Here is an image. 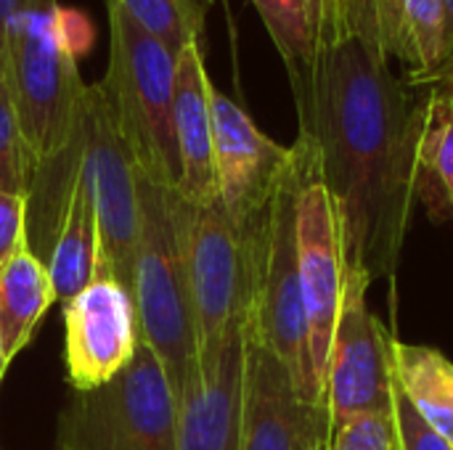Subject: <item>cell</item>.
I'll return each mask as SVG.
<instances>
[{
    "mask_svg": "<svg viewBox=\"0 0 453 450\" xmlns=\"http://www.w3.org/2000/svg\"><path fill=\"white\" fill-rule=\"evenodd\" d=\"M244 361L247 326H239L178 398V450H242Z\"/></svg>",
    "mask_w": 453,
    "mask_h": 450,
    "instance_id": "14",
    "label": "cell"
},
{
    "mask_svg": "<svg viewBox=\"0 0 453 450\" xmlns=\"http://www.w3.org/2000/svg\"><path fill=\"white\" fill-rule=\"evenodd\" d=\"M369 286L372 281L364 273L345 271L324 390L332 432L356 416L393 408V334L369 310Z\"/></svg>",
    "mask_w": 453,
    "mask_h": 450,
    "instance_id": "10",
    "label": "cell"
},
{
    "mask_svg": "<svg viewBox=\"0 0 453 450\" xmlns=\"http://www.w3.org/2000/svg\"><path fill=\"white\" fill-rule=\"evenodd\" d=\"M453 56V0H443V64ZM438 74V72H435ZM433 74V77H435Z\"/></svg>",
    "mask_w": 453,
    "mask_h": 450,
    "instance_id": "28",
    "label": "cell"
},
{
    "mask_svg": "<svg viewBox=\"0 0 453 450\" xmlns=\"http://www.w3.org/2000/svg\"><path fill=\"white\" fill-rule=\"evenodd\" d=\"M27 215H29L27 196L0 191V271H3L24 247H29Z\"/></svg>",
    "mask_w": 453,
    "mask_h": 450,
    "instance_id": "26",
    "label": "cell"
},
{
    "mask_svg": "<svg viewBox=\"0 0 453 450\" xmlns=\"http://www.w3.org/2000/svg\"><path fill=\"white\" fill-rule=\"evenodd\" d=\"M212 82L204 69L202 45H188L175 69V146L180 180L178 194L188 204L218 199L215 138H212Z\"/></svg>",
    "mask_w": 453,
    "mask_h": 450,
    "instance_id": "15",
    "label": "cell"
},
{
    "mask_svg": "<svg viewBox=\"0 0 453 450\" xmlns=\"http://www.w3.org/2000/svg\"><path fill=\"white\" fill-rule=\"evenodd\" d=\"M5 369H8V358H5V347H3V337H0V382H3Z\"/></svg>",
    "mask_w": 453,
    "mask_h": 450,
    "instance_id": "31",
    "label": "cell"
},
{
    "mask_svg": "<svg viewBox=\"0 0 453 450\" xmlns=\"http://www.w3.org/2000/svg\"><path fill=\"white\" fill-rule=\"evenodd\" d=\"M212 138L218 199L228 217L247 231L271 207L292 164V146L268 138L252 117L212 88Z\"/></svg>",
    "mask_w": 453,
    "mask_h": 450,
    "instance_id": "11",
    "label": "cell"
},
{
    "mask_svg": "<svg viewBox=\"0 0 453 450\" xmlns=\"http://www.w3.org/2000/svg\"><path fill=\"white\" fill-rule=\"evenodd\" d=\"M56 450H74V448H69V446H61V443H56Z\"/></svg>",
    "mask_w": 453,
    "mask_h": 450,
    "instance_id": "32",
    "label": "cell"
},
{
    "mask_svg": "<svg viewBox=\"0 0 453 450\" xmlns=\"http://www.w3.org/2000/svg\"><path fill=\"white\" fill-rule=\"evenodd\" d=\"M395 419L393 408L380 414H364L345 422L340 430L332 432L329 450H395Z\"/></svg>",
    "mask_w": 453,
    "mask_h": 450,
    "instance_id": "24",
    "label": "cell"
},
{
    "mask_svg": "<svg viewBox=\"0 0 453 450\" xmlns=\"http://www.w3.org/2000/svg\"><path fill=\"white\" fill-rule=\"evenodd\" d=\"M53 302L56 294L45 263L24 247L0 271V337L8 363L29 345Z\"/></svg>",
    "mask_w": 453,
    "mask_h": 450,
    "instance_id": "19",
    "label": "cell"
},
{
    "mask_svg": "<svg viewBox=\"0 0 453 450\" xmlns=\"http://www.w3.org/2000/svg\"><path fill=\"white\" fill-rule=\"evenodd\" d=\"M395 74L374 0H329L316 64L297 98L300 133L316 141L345 271L393 278L414 210L422 101Z\"/></svg>",
    "mask_w": 453,
    "mask_h": 450,
    "instance_id": "1",
    "label": "cell"
},
{
    "mask_svg": "<svg viewBox=\"0 0 453 450\" xmlns=\"http://www.w3.org/2000/svg\"><path fill=\"white\" fill-rule=\"evenodd\" d=\"M414 196L433 220H453V90L427 88L422 98Z\"/></svg>",
    "mask_w": 453,
    "mask_h": 450,
    "instance_id": "17",
    "label": "cell"
},
{
    "mask_svg": "<svg viewBox=\"0 0 453 450\" xmlns=\"http://www.w3.org/2000/svg\"><path fill=\"white\" fill-rule=\"evenodd\" d=\"M284 58L295 101L303 98L316 64V27L308 0H250Z\"/></svg>",
    "mask_w": 453,
    "mask_h": 450,
    "instance_id": "21",
    "label": "cell"
},
{
    "mask_svg": "<svg viewBox=\"0 0 453 450\" xmlns=\"http://www.w3.org/2000/svg\"><path fill=\"white\" fill-rule=\"evenodd\" d=\"M56 302L66 305L98 276V220L90 186L77 167L72 196L56 244L45 263Z\"/></svg>",
    "mask_w": 453,
    "mask_h": 450,
    "instance_id": "18",
    "label": "cell"
},
{
    "mask_svg": "<svg viewBox=\"0 0 453 450\" xmlns=\"http://www.w3.org/2000/svg\"><path fill=\"white\" fill-rule=\"evenodd\" d=\"M66 374L74 393L109 385L133 361L141 332L133 294L117 278H96L64 305Z\"/></svg>",
    "mask_w": 453,
    "mask_h": 450,
    "instance_id": "12",
    "label": "cell"
},
{
    "mask_svg": "<svg viewBox=\"0 0 453 450\" xmlns=\"http://www.w3.org/2000/svg\"><path fill=\"white\" fill-rule=\"evenodd\" d=\"M329 446L332 416L326 400H305L284 363L247 339L242 450H329Z\"/></svg>",
    "mask_w": 453,
    "mask_h": 450,
    "instance_id": "13",
    "label": "cell"
},
{
    "mask_svg": "<svg viewBox=\"0 0 453 450\" xmlns=\"http://www.w3.org/2000/svg\"><path fill=\"white\" fill-rule=\"evenodd\" d=\"M29 0H0V77L5 74V45H8V27L16 19V13Z\"/></svg>",
    "mask_w": 453,
    "mask_h": 450,
    "instance_id": "27",
    "label": "cell"
},
{
    "mask_svg": "<svg viewBox=\"0 0 453 450\" xmlns=\"http://www.w3.org/2000/svg\"><path fill=\"white\" fill-rule=\"evenodd\" d=\"M138 199L141 228L133 265L138 332L141 342L159 358L175 398H180L199 363L175 188L151 180L138 167Z\"/></svg>",
    "mask_w": 453,
    "mask_h": 450,
    "instance_id": "2",
    "label": "cell"
},
{
    "mask_svg": "<svg viewBox=\"0 0 453 450\" xmlns=\"http://www.w3.org/2000/svg\"><path fill=\"white\" fill-rule=\"evenodd\" d=\"M58 443L74 450H178V398L149 345L109 385L74 393L58 416Z\"/></svg>",
    "mask_w": 453,
    "mask_h": 450,
    "instance_id": "6",
    "label": "cell"
},
{
    "mask_svg": "<svg viewBox=\"0 0 453 450\" xmlns=\"http://www.w3.org/2000/svg\"><path fill=\"white\" fill-rule=\"evenodd\" d=\"M247 339L284 363L297 393L305 400H324V390L313 374L308 353V321L297 271V215L292 164L260 225L257 276Z\"/></svg>",
    "mask_w": 453,
    "mask_h": 450,
    "instance_id": "7",
    "label": "cell"
},
{
    "mask_svg": "<svg viewBox=\"0 0 453 450\" xmlns=\"http://www.w3.org/2000/svg\"><path fill=\"white\" fill-rule=\"evenodd\" d=\"M175 69L178 56L109 0V69L101 85L141 172L170 188L180 180Z\"/></svg>",
    "mask_w": 453,
    "mask_h": 450,
    "instance_id": "4",
    "label": "cell"
},
{
    "mask_svg": "<svg viewBox=\"0 0 453 450\" xmlns=\"http://www.w3.org/2000/svg\"><path fill=\"white\" fill-rule=\"evenodd\" d=\"M393 377L417 414L453 446V363L430 345L390 339Z\"/></svg>",
    "mask_w": 453,
    "mask_h": 450,
    "instance_id": "20",
    "label": "cell"
},
{
    "mask_svg": "<svg viewBox=\"0 0 453 450\" xmlns=\"http://www.w3.org/2000/svg\"><path fill=\"white\" fill-rule=\"evenodd\" d=\"M32 172L35 162L24 143L8 82L5 77H0V191L27 196Z\"/></svg>",
    "mask_w": 453,
    "mask_h": 450,
    "instance_id": "23",
    "label": "cell"
},
{
    "mask_svg": "<svg viewBox=\"0 0 453 450\" xmlns=\"http://www.w3.org/2000/svg\"><path fill=\"white\" fill-rule=\"evenodd\" d=\"M393 419L401 450H453L449 440H443L411 406L406 393L398 387L393 377Z\"/></svg>",
    "mask_w": 453,
    "mask_h": 450,
    "instance_id": "25",
    "label": "cell"
},
{
    "mask_svg": "<svg viewBox=\"0 0 453 450\" xmlns=\"http://www.w3.org/2000/svg\"><path fill=\"white\" fill-rule=\"evenodd\" d=\"M80 170L98 220V276L117 278L133 294L141 228L138 162L122 138L101 82L85 85L80 103Z\"/></svg>",
    "mask_w": 453,
    "mask_h": 450,
    "instance_id": "8",
    "label": "cell"
},
{
    "mask_svg": "<svg viewBox=\"0 0 453 450\" xmlns=\"http://www.w3.org/2000/svg\"><path fill=\"white\" fill-rule=\"evenodd\" d=\"M395 450H401V446H395Z\"/></svg>",
    "mask_w": 453,
    "mask_h": 450,
    "instance_id": "33",
    "label": "cell"
},
{
    "mask_svg": "<svg viewBox=\"0 0 453 450\" xmlns=\"http://www.w3.org/2000/svg\"><path fill=\"white\" fill-rule=\"evenodd\" d=\"M149 34L180 56L188 45H202L204 19L212 0H114Z\"/></svg>",
    "mask_w": 453,
    "mask_h": 450,
    "instance_id": "22",
    "label": "cell"
},
{
    "mask_svg": "<svg viewBox=\"0 0 453 450\" xmlns=\"http://www.w3.org/2000/svg\"><path fill=\"white\" fill-rule=\"evenodd\" d=\"M427 88H441V90H453V56L438 69V74L435 77H430L427 82H425V90Z\"/></svg>",
    "mask_w": 453,
    "mask_h": 450,
    "instance_id": "29",
    "label": "cell"
},
{
    "mask_svg": "<svg viewBox=\"0 0 453 450\" xmlns=\"http://www.w3.org/2000/svg\"><path fill=\"white\" fill-rule=\"evenodd\" d=\"M308 8H311V19H313V27L319 32L321 21H324V13L329 8V0H308Z\"/></svg>",
    "mask_w": 453,
    "mask_h": 450,
    "instance_id": "30",
    "label": "cell"
},
{
    "mask_svg": "<svg viewBox=\"0 0 453 450\" xmlns=\"http://www.w3.org/2000/svg\"><path fill=\"white\" fill-rule=\"evenodd\" d=\"M61 8L58 0H29L8 27L3 77L35 167L74 141L85 93Z\"/></svg>",
    "mask_w": 453,
    "mask_h": 450,
    "instance_id": "3",
    "label": "cell"
},
{
    "mask_svg": "<svg viewBox=\"0 0 453 450\" xmlns=\"http://www.w3.org/2000/svg\"><path fill=\"white\" fill-rule=\"evenodd\" d=\"M292 172L297 215V271L308 321V353L313 374L321 390H326L329 353L342 302L345 263L334 204L321 175L316 141L308 133H297V141L292 143Z\"/></svg>",
    "mask_w": 453,
    "mask_h": 450,
    "instance_id": "9",
    "label": "cell"
},
{
    "mask_svg": "<svg viewBox=\"0 0 453 450\" xmlns=\"http://www.w3.org/2000/svg\"><path fill=\"white\" fill-rule=\"evenodd\" d=\"M390 58L417 90L443 66V0H374Z\"/></svg>",
    "mask_w": 453,
    "mask_h": 450,
    "instance_id": "16",
    "label": "cell"
},
{
    "mask_svg": "<svg viewBox=\"0 0 453 450\" xmlns=\"http://www.w3.org/2000/svg\"><path fill=\"white\" fill-rule=\"evenodd\" d=\"M188 294L196 332V363L207 369L239 326H250L263 217L242 231L220 204H188L175 191Z\"/></svg>",
    "mask_w": 453,
    "mask_h": 450,
    "instance_id": "5",
    "label": "cell"
}]
</instances>
